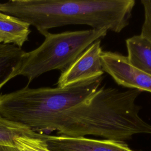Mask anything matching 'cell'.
I'll use <instances>...</instances> for the list:
<instances>
[{
  "label": "cell",
  "instance_id": "obj_1",
  "mask_svg": "<svg viewBox=\"0 0 151 151\" xmlns=\"http://www.w3.org/2000/svg\"><path fill=\"white\" fill-rule=\"evenodd\" d=\"M134 0H10L0 3V12L34 26L44 35L67 25L120 32L130 23Z\"/></svg>",
  "mask_w": 151,
  "mask_h": 151
},
{
  "label": "cell",
  "instance_id": "obj_2",
  "mask_svg": "<svg viewBox=\"0 0 151 151\" xmlns=\"http://www.w3.org/2000/svg\"><path fill=\"white\" fill-rule=\"evenodd\" d=\"M103 76L80 81L65 87L30 88L0 94V116L32 130L52 132L60 114L85 101L100 88Z\"/></svg>",
  "mask_w": 151,
  "mask_h": 151
},
{
  "label": "cell",
  "instance_id": "obj_3",
  "mask_svg": "<svg viewBox=\"0 0 151 151\" xmlns=\"http://www.w3.org/2000/svg\"><path fill=\"white\" fill-rule=\"evenodd\" d=\"M106 29L65 31L44 36L45 40L37 48L25 52L17 76L28 79V85L41 74L54 70L63 71L90 45L104 38Z\"/></svg>",
  "mask_w": 151,
  "mask_h": 151
},
{
  "label": "cell",
  "instance_id": "obj_4",
  "mask_svg": "<svg viewBox=\"0 0 151 151\" xmlns=\"http://www.w3.org/2000/svg\"><path fill=\"white\" fill-rule=\"evenodd\" d=\"M101 59L104 72L117 84L151 93V75L132 65L126 56L115 52L102 51Z\"/></svg>",
  "mask_w": 151,
  "mask_h": 151
},
{
  "label": "cell",
  "instance_id": "obj_5",
  "mask_svg": "<svg viewBox=\"0 0 151 151\" xmlns=\"http://www.w3.org/2000/svg\"><path fill=\"white\" fill-rule=\"evenodd\" d=\"M101 40L90 45L68 68L62 71L57 84L63 88L80 81L103 76Z\"/></svg>",
  "mask_w": 151,
  "mask_h": 151
},
{
  "label": "cell",
  "instance_id": "obj_6",
  "mask_svg": "<svg viewBox=\"0 0 151 151\" xmlns=\"http://www.w3.org/2000/svg\"><path fill=\"white\" fill-rule=\"evenodd\" d=\"M51 151H134L124 142L38 133Z\"/></svg>",
  "mask_w": 151,
  "mask_h": 151
},
{
  "label": "cell",
  "instance_id": "obj_7",
  "mask_svg": "<svg viewBox=\"0 0 151 151\" xmlns=\"http://www.w3.org/2000/svg\"><path fill=\"white\" fill-rule=\"evenodd\" d=\"M30 25L14 16L0 12V35L3 43L21 48L28 40Z\"/></svg>",
  "mask_w": 151,
  "mask_h": 151
},
{
  "label": "cell",
  "instance_id": "obj_8",
  "mask_svg": "<svg viewBox=\"0 0 151 151\" xmlns=\"http://www.w3.org/2000/svg\"><path fill=\"white\" fill-rule=\"evenodd\" d=\"M126 45L129 63L151 75V44L140 35H136L126 39Z\"/></svg>",
  "mask_w": 151,
  "mask_h": 151
},
{
  "label": "cell",
  "instance_id": "obj_9",
  "mask_svg": "<svg viewBox=\"0 0 151 151\" xmlns=\"http://www.w3.org/2000/svg\"><path fill=\"white\" fill-rule=\"evenodd\" d=\"M25 51L12 44H0V90L17 76Z\"/></svg>",
  "mask_w": 151,
  "mask_h": 151
},
{
  "label": "cell",
  "instance_id": "obj_10",
  "mask_svg": "<svg viewBox=\"0 0 151 151\" xmlns=\"http://www.w3.org/2000/svg\"><path fill=\"white\" fill-rule=\"evenodd\" d=\"M36 132L27 126L0 116V145L15 146V140L22 136H34Z\"/></svg>",
  "mask_w": 151,
  "mask_h": 151
},
{
  "label": "cell",
  "instance_id": "obj_11",
  "mask_svg": "<svg viewBox=\"0 0 151 151\" xmlns=\"http://www.w3.org/2000/svg\"><path fill=\"white\" fill-rule=\"evenodd\" d=\"M15 147L19 151H51L44 140L36 132L34 136H22L15 140Z\"/></svg>",
  "mask_w": 151,
  "mask_h": 151
},
{
  "label": "cell",
  "instance_id": "obj_12",
  "mask_svg": "<svg viewBox=\"0 0 151 151\" xmlns=\"http://www.w3.org/2000/svg\"><path fill=\"white\" fill-rule=\"evenodd\" d=\"M140 35L151 44V2L144 9V21Z\"/></svg>",
  "mask_w": 151,
  "mask_h": 151
},
{
  "label": "cell",
  "instance_id": "obj_13",
  "mask_svg": "<svg viewBox=\"0 0 151 151\" xmlns=\"http://www.w3.org/2000/svg\"><path fill=\"white\" fill-rule=\"evenodd\" d=\"M0 151H19L15 146L0 145Z\"/></svg>",
  "mask_w": 151,
  "mask_h": 151
},
{
  "label": "cell",
  "instance_id": "obj_14",
  "mask_svg": "<svg viewBox=\"0 0 151 151\" xmlns=\"http://www.w3.org/2000/svg\"><path fill=\"white\" fill-rule=\"evenodd\" d=\"M2 43H3V41H2V37H1V35H0V44H2Z\"/></svg>",
  "mask_w": 151,
  "mask_h": 151
}]
</instances>
